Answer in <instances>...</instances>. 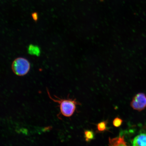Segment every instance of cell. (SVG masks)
Returning <instances> with one entry per match:
<instances>
[{"label":"cell","mask_w":146,"mask_h":146,"mask_svg":"<svg viewBox=\"0 0 146 146\" xmlns=\"http://www.w3.org/2000/svg\"><path fill=\"white\" fill-rule=\"evenodd\" d=\"M49 98L53 101L59 104L60 113L59 115L66 117H70L74 114L76 109V105H81L76 99H61L58 97L54 96L56 99H54L50 95L48 89H46Z\"/></svg>","instance_id":"cell-1"},{"label":"cell","mask_w":146,"mask_h":146,"mask_svg":"<svg viewBox=\"0 0 146 146\" xmlns=\"http://www.w3.org/2000/svg\"><path fill=\"white\" fill-rule=\"evenodd\" d=\"M30 69V63L28 60L25 58H16L12 63L13 72L16 75L22 76L28 73Z\"/></svg>","instance_id":"cell-2"},{"label":"cell","mask_w":146,"mask_h":146,"mask_svg":"<svg viewBox=\"0 0 146 146\" xmlns=\"http://www.w3.org/2000/svg\"><path fill=\"white\" fill-rule=\"evenodd\" d=\"M130 106L133 109L141 111L146 107V96L143 93L137 94L133 98Z\"/></svg>","instance_id":"cell-3"},{"label":"cell","mask_w":146,"mask_h":146,"mask_svg":"<svg viewBox=\"0 0 146 146\" xmlns=\"http://www.w3.org/2000/svg\"><path fill=\"white\" fill-rule=\"evenodd\" d=\"M109 145L112 146H127V143L124 138V136H121L120 135L117 137L111 138H109Z\"/></svg>","instance_id":"cell-4"},{"label":"cell","mask_w":146,"mask_h":146,"mask_svg":"<svg viewBox=\"0 0 146 146\" xmlns=\"http://www.w3.org/2000/svg\"><path fill=\"white\" fill-rule=\"evenodd\" d=\"M132 143L134 146H146V134L138 135L133 139Z\"/></svg>","instance_id":"cell-5"},{"label":"cell","mask_w":146,"mask_h":146,"mask_svg":"<svg viewBox=\"0 0 146 146\" xmlns=\"http://www.w3.org/2000/svg\"><path fill=\"white\" fill-rule=\"evenodd\" d=\"M27 51L29 54L32 55L39 56L41 54L40 49L37 45L33 44L29 45Z\"/></svg>","instance_id":"cell-6"},{"label":"cell","mask_w":146,"mask_h":146,"mask_svg":"<svg viewBox=\"0 0 146 146\" xmlns=\"http://www.w3.org/2000/svg\"><path fill=\"white\" fill-rule=\"evenodd\" d=\"M107 120L100 122L96 125L97 131L98 132H103L108 130L107 125L108 124Z\"/></svg>","instance_id":"cell-7"},{"label":"cell","mask_w":146,"mask_h":146,"mask_svg":"<svg viewBox=\"0 0 146 146\" xmlns=\"http://www.w3.org/2000/svg\"><path fill=\"white\" fill-rule=\"evenodd\" d=\"M84 134L86 141L87 142H90L94 138V133L92 130H86L84 132Z\"/></svg>","instance_id":"cell-8"},{"label":"cell","mask_w":146,"mask_h":146,"mask_svg":"<svg viewBox=\"0 0 146 146\" xmlns=\"http://www.w3.org/2000/svg\"><path fill=\"white\" fill-rule=\"evenodd\" d=\"M123 120L119 117H116L113 121V125L115 127H118L121 126L123 123Z\"/></svg>","instance_id":"cell-9"},{"label":"cell","mask_w":146,"mask_h":146,"mask_svg":"<svg viewBox=\"0 0 146 146\" xmlns=\"http://www.w3.org/2000/svg\"><path fill=\"white\" fill-rule=\"evenodd\" d=\"M33 19L35 21H37L38 19V14L36 12H34L33 13L32 15Z\"/></svg>","instance_id":"cell-10"}]
</instances>
